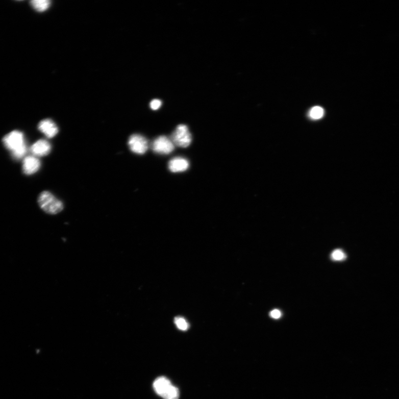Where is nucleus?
<instances>
[{
	"label": "nucleus",
	"mask_w": 399,
	"mask_h": 399,
	"mask_svg": "<svg viewBox=\"0 0 399 399\" xmlns=\"http://www.w3.org/2000/svg\"><path fill=\"white\" fill-rule=\"evenodd\" d=\"M38 130L48 138L55 137L59 133V128L55 122L49 119H44L40 121L38 126Z\"/></svg>",
	"instance_id": "obj_8"
},
{
	"label": "nucleus",
	"mask_w": 399,
	"mask_h": 399,
	"mask_svg": "<svg viewBox=\"0 0 399 399\" xmlns=\"http://www.w3.org/2000/svg\"><path fill=\"white\" fill-rule=\"evenodd\" d=\"M162 102L159 99H153L150 104V107L154 111H157L159 109L161 106H162Z\"/></svg>",
	"instance_id": "obj_16"
},
{
	"label": "nucleus",
	"mask_w": 399,
	"mask_h": 399,
	"mask_svg": "<svg viewBox=\"0 0 399 399\" xmlns=\"http://www.w3.org/2000/svg\"><path fill=\"white\" fill-rule=\"evenodd\" d=\"M173 144L179 147H188L192 140L191 135L187 126L184 124L179 125L171 136Z\"/></svg>",
	"instance_id": "obj_3"
},
{
	"label": "nucleus",
	"mask_w": 399,
	"mask_h": 399,
	"mask_svg": "<svg viewBox=\"0 0 399 399\" xmlns=\"http://www.w3.org/2000/svg\"><path fill=\"white\" fill-rule=\"evenodd\" d=\"M38 203L40 208L49 214H59L63 209L62 202L49 191H45L41 193L38 198Z\"/></svg>",
	"instance_id": "obj_2"
},
{
	"label": "nucleus",
	"mask_w": 399,
	"mask_h": 399,
	"mask_svg": "<svg viewBox=\"0 0 399 399\" xmlns=\"http://www.w3.org/2000/svg\"><path fill=\"white\" fill-rule=\"evenodd\" d=\"M324 115L323 109L320 107H314L311 109L310 115L313 119H319L323 117Z\"/></svg>",
	"instance_id": "obj_14"
},
{
	"label": "nucleus",
	"mask_w": 399,
	"mask_h": 399,
	"mask_svg": "<svg viewBox=\"0 0 399 399\" xmlns=\"http://www.w3.org/2000/svg\"><path fill=\"white\" fill-rule=\"evenodd\" d=\"M189 163L187 160L181 157L172 159L169 163V169L172 172L186 171L189 168Z\"/></svg>",
	"instance_id": "obj_9"
},
{
	"label": "nucleus",
	"mask_w": 399,
	"mask_h": 399,
	"mask_svg": "<svg viewBox=\"0 0 399 399\" xmlns=\"http://www.w3.org/2000/svg\"><path fill=\"white\" fill-rule=\"evenodd\" d=\"M152 149L156 153L167 155L175 149V145L171 139L166 136H160L153 141Z\"/></svg>",
	"instance_id": "obj_4"
},
{
	"label": "nucleus",
	"mask_w": 399,
	"mask_h": 399,
	"mask_svg": "<svg viewBox=\"0 0 399 399\" xmlns=\"http://www.w3.org/2000/svg\"><path fill=\"white\" fill-rule=\"evenodd\" d=\"M282 315V313L279 310H274L270 313V316L274 319H279Z\"/></svg>",
	"instance_id": "obj_17"
},
{
	"label": "nucleus",
	"mask_w": 399,
	"mask_h": 399,
	"mask_svg": "<svg viewBox=\"0 0 399 399\" xmlns=\"http://www.w3.org/2000/svg\"><path fill=\"white\" fill-rule=\"evenodd\" d=\"M332 259L334 261H342L345 259L346 255L343 251L337 249L334 250L331 255Z\"/></svg>",
	"instance_id": "obj_15"
},
{
	"label": "nucleus",
	"mask_w": 399,
	"mask_h": 399,
	"mask_svg": "<svg viewBox=\"0 0 399 399\" xmlns=\"http://www.w3.org/2000/svg\"><path fill=\"white\" fill-rule=\"evenodd\" d=\"M171 385L172 384L168 378L161 377L157 378L154 381L153 388L158 395L162 397Z\"/></svg>",
	"instance_id": "obj_10"
},
{
	"label": "nucleus",
	"mask_w": 399,
	"mask_h": 399,
	"mask_svg": "<svg viewBox=\"0 0 399 399\" xmlns=\"http://www.w3.org/2000/svg\"><path fill=\"white\" fill-rule=\"evenodd\" d=\"M31 5L37 11L42 12L49 8L51 2L48 0H33L31 2Z\"/></svg>",
	"instance_id": "obj_11"
},
{
	"label": "nucleus",
	"mask_w": 399,
	"mask_h": 399,
	"mask_svg": "<svg viewBox=\"0 0 399 399\" xmlns=\"http://www.w3.org/2000/svg\"><path fill=\"white\" fill-rule=\"evenodd\" d=\"M179 396L180 392L178 388L172 385L162 397L164 399H179Z\"/></svg>",
	"instance_id": "obj_12"
},
{
	"label": "nucleus",
	"mask_w": 399,
	"mask_h": 399,
	"mask_svg": "<svg viewBox=\"0 0 399 399\" xmlns=\"http://www.w3.org/2000/svg\"><path fill=\"white\" fill-rule=\"evenodd\" d=\"M128 145L132 152L140 155L145 154L149 148L147 140L140 134L132 135L129 139Z\"/></svg>",
	"instance_id": "obj_5"
},
{
	"label": "nucleus",
	"mask_w": 399,
	"mask_h": 399,
	"mask_svg": "<svg viewBox=\"0 0 399 399\" xmlns=\"http://www.w3.org/2000/svg\"><path fill=\"white\" fill-rule=\"evenodd\" d=\"M30 151L36 157L46 156L51 151V145L47 140L41 139L31 146Z\"/></svg>",
	"instance_id": "obj_7"
},
{
	"label": "nucleus",
	"mask_w": 399,
	"mask_h": 399,
	"mask_svg": "<svg viewBox=\"0 0 399 399\" xmlns=\"http://www.w3.org/2000/svg\"><path fill=\"white\" fill-rule=\"evenodd\" d=\"M174 323L179 330L186 331L189 329V325L185 318L178 317L175 318Z\"/></svg>",
	"instance_id": "obj_13"
},
{
	"label": "nucleus",
	"mask_w": 399,
	"mask_h": 399,
	"mask_svg": "<svg viewBox=\"0 0 399 399\" xmlns=\"http://www.w3.org/2000/svg\"><path fill=\"white\" fill-rule=\"evenodd\" d=\"M41 162L37 157L34 156L25 157L23 161L22 169L25 174H34L39 170Z\"/></svg>",
	"instance_id": "obj_6"
},
{
	"label": "nucleus",
	"mask_w": 399,
	"mask_h": 399,
	"mask_svg": "<svg viewBox=\"0 0 399 399\" xmlns=\"http://www.w3.org/2000/svg\"><path fill=\"white\" fill-rule=\"evenodd\" d=\"M3 143L11 152L14 159L20 160L27 155L28 146L24 135L21 132L15 131L6 135L3 138Z\"/></svg>",
	"instance_id": "obj_1"
}]
</instances>
